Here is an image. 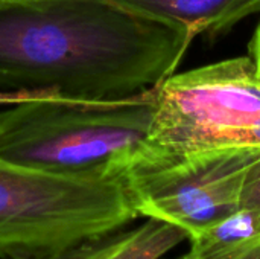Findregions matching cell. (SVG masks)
<instances>
[{"mask_svg": "<svg viewBox=\"0 0 260 259\" xmlns=\"http://www.w3.org/2000/svg\"><path fill=\"white\" fill-rule=\"evenodd\" d=\"M139 218L120 179L64 177L0 157V258L34 259Z\"/></svg>", "mask_w": 260, "mask_h": 259, "instance_id": "3", "label": "cell"}, {"mask_svg": "<svg viewBox=\"0 0 260 259\" xmlns=\"http://www.w3.org/2000/svg\"><path fill=\"white\" fill-rule=\"evenodd\" d=\"M251 60L254 63L256 72L260 78V24L257 27V31L254 32L253 41H251Z\"/></svg>", "mask_w": 260, "mask_h": 259, "instance_id": "10", "label": "cell"}, {"mask_svg": "<svg viewBox=\"0 0 260 259\" xmlns=\"http://www.w3.org/2000/svg\"><path fill=\"white\" fill-rule=\"evenodd\" d=\"M152 114L154 90L117 101H21L0 107V157L55 176L123 180Z\"/></svg>", "mask_w": 260, "mask_h": 259, "instance_id": "2", "label": "cell"}, {"mask_svg": "<svg viewBox=\"0 0 260 259\" xmlns=\"http://www.w3.org/2000/svg\"><path fill=\"white\" fill-rule=\"evenodd\" d=\"M193 35L113 0L0 9V89L117 101L174 75Z\"/></svg>", "mask_w": 260, "mask_h": 259, "instance_id": "1", "label": "cell"}, {"mask_svg": "<svg viewBox=\"0 0 260 259\" xmlns=\"http://www.w3.org/2000/svg\"><path fill=\"white\" fill-rule=\"evenodd\" d=\"M233 259H260V238L244 250H241Z\"/></svg>", "mask_w": 260, "mask_h": 259, "instance_id": "11", "label": "cell"}, {"mask_svg": "<svg viewBox=\"0 0 260 259\" xmlns=\"http://www.w3.org/2000/svg\"><path fill=\"white\" fill-rule=\"evenodd\" d=\"M184 241L187 235L177 226L143 218L139 226H126L34 259H163Z\"/></svg>", "mask_w": 260, "mask_h": 259, "instance_id": "6", "label": "cell"}, {"mask_svg": "<svg viewBox=\"0 0 260 259\" xmlns=\"http://www.w3.org/2000/svg\"><path fill=\"white\" fill-rule=\"evenodd\" d=\"M241 208H260V159L247 172L241 195Z\"/></svg>", "mask_w": 260, "mask_h": 259, "instance_id": "8", "label": "cell"}, {"mask_svg": "<svg viewBox=\"0 0 260 259\" xmlns=\"http://www.w3.org/2000/svg\"><path fill=\"white\" fill-rule=\"evenodd\" d=\"M142 15L192 34L218 32L260 12V0H113Z\"/></svg>", "mask_w": 260, "mask_h": 259, "instance_id": "7", "label": "cell"}, {"mask_svg": "<svg viewBox=\"0 0 260 259\" xmlns=\"http://www.w3.org/2000/svg\"><path fill=\"white\" fill-rule=\"evenodd\" d=\"M260 148V78L248 56L171 75L154 89L139 162L216 148ZM126 169V171H128Z\"/></svg>", "mask_w": 260, "mask_h": 259, "instance_id": "4", "label": "cell"}, {"mask_svg": "<svg viewBox=\"0 0 260 259\" xmlns=\"http://www.w3.org/2000/svg\"><path fill=\"white\" fill-rule=\"evenodd\" d=\"M260 148H216L134 163L123 176L139 218L184 231L187 241L241 209Z\"/></svg>", "mask_w": 260, "mask_h": 259, "instance_id": "5", "label": "cell"}, {"mask_svg": "<svg viewBox=\"0 0 260 259\" xmlns=\"http://www.w3.org/2000/svg\"><path fill=\"white\" fill-rule=\"evenodd\" d=\"M43 0H0V9H8V8H15V6H26V5H34Z\"/></svg>", "mask_w": 260, "mask_h": 259, "instance_id": "12", "label": "cell"}, {"mask_svg": "<svg viewBox=\"0 0 260 259\" xmlns=\"http://www.w3.org/2000/svg\"><path fill=\"white\" fill-rule=\"evenodd\" d=\"M49 95H55L50 92H30V90H2L0 89V107H6V105H12L21 101H29V99H35V98H41V96H49Z\"/></svg>", "mask_w": 260, "mask_h": 259, "instance_id": "9", "label": "cell"}]
</instances>
